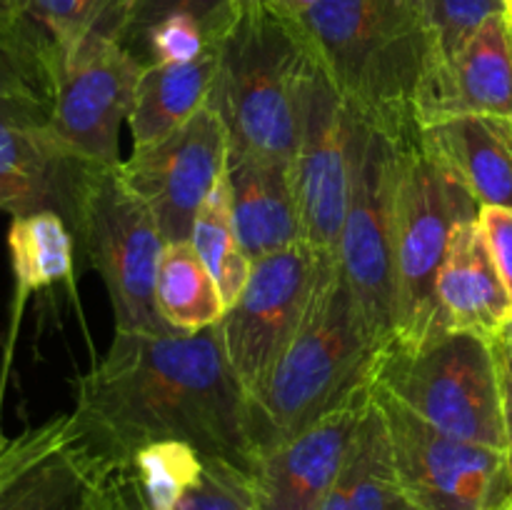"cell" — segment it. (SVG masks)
Wrapping results in <instances>:
<instances>
[{"instance_id":"obj_1","label":"cell","mask_w":512,"mask_h":510,"mask_svg":"<svg viewBox=\"0 0 512 510\" xmlns=\"http://www.w3.org/2000/svg\"><path fill=\"white\" fill-rule=\"evenodd\" d=\"M75 423L95 448L133 463L140 448L180 440L205 465L253 470L248 398L240 388L218 325L200 333H120L75 385Z\"/></svg>"},{"instance_id":"obj_2","label":"cell","mask_w":512,"mask_h":510,"mask_svg":"<svg viewBox=\"0 0 512 510\" xmlns=\"http://www.w3.org/2000/svg\"><path fill=\"white\" fill-rule=\"evenodd\" d=\"M315 63L370 128L395 143L420 133L418 100L435 40L408 0H318L298 20Z\"/></svg>"},{"instance_id":"obj_3","label":"cell","mask_w":512,"mask_h":510,"mask_svg":"<svg viewBox=\"0 0 512 510\" xmlns=\"http://www.w3.org/2000/svg\"><path fill=\"white\" fill-rule=\"evenodd\" d=\"M378 353L338 258L328 255L293 343L263 390L248 398L255 453L275 448L370 393Z\"/></svg>"},{"instance_id":"obj_4","label":"cell","mask_w":512,"mask_h":510,"mask_svg":"<svg viewBox=\"0 0 512 510\" xmlns=\"http://www.w3.org/2000/svg\"><path fill=\"white\" fill-rule=\"evenodd\" d=\"M213 45L215 78L208 105L228 133L230 153L293 158L300 95L313 63L298 20L238 0L233 20Z\"/></svg>"},{"instance_id":"obj_5","label":"cell","mask_w":512,"mask_h":510,"mask_svg":"<svg viewBox=\"0 0 512 510\" xmlns=\"http://www.w3.org/2000/svg\"><path fill=\"white\" fill-rule=\"evenodd\" d=\"M118 165H83L70 205V230L90 268L105 283L115 330L180 335L155 305L165 238L155 215L125 183Z\"/></svg>"},{"instance_id":"obj_6","label":"cell","mask_w":512,"mask_h":510,"mask_svg":"<svg viewBox=\"0 0 512 510\" xmlns=\"http://www.w3.org/2000/svg\"><path fill=\"white\" fill-rule=\"evenodd\" d=\"M480 203L420 145L398 143L393 210L395 325L390 343L415 348L445 330L435 310V280L450 235L463 220H478Z\"/></svg>"},{"instance_id":"obj_7","label":"cell","mask_w":512,"mask_h":510,"mask_svg":"<svg viewBox=\"0 0 512 510\" xmlns=\"http://www.w3.org/2000/svg\"><path fill=\"white\" fill-rule=\"evenodd\" d=\"M373 380L433 428L495 450L508 448L493 340L443 333L415 348L388 343L375 360Z\"/></svg>"},{"instance_id":"obj_8","label":"cell","mask_w":512,"mask_h":510,"mask_svg":"<svg viewBox=\"0 0 512 510\" xmlns=\"http://www.w3.org/2000/svg\"><path fill=\"white\" fill-rule=\"evenodd\" d=\"M403 500L413 510H500L512 503L505 450L453 438L375 388Z\"/></svg>"},{"instance_id":"obj_9","label":"cell","mask_w":512,"mask_h":510,"mask_svg":"<svg viewBox=\"0 0 512 510\" xmlns=\"http://www.w3.org/2000/svg\"><path fill=\"white\" fill-rule=\"evenodd\" d=\"M398 143L360 120L353 188L338 243V265L350 295L383 350L393 338V210Z\"/></svg>"},{"instance_id":"obj_10","label":"cell","mask_w":512,"mask_h":510,"mask_svg":"<svg viewBox=\"0 0 512 510\" xmlns=\"http://www.w3.org/2000/svg\"><path fill=\"white\" fill-rule=\"evenodd\" d=\"M358 128L360 118L313 58L300 95L290 178L303 240L318 253L335 258L353 188Z\"/></svg>"},{"instance_id":"obj_11","label":"cell","mask_w":512,"mask_h":510,"mask_svg":"<svg viewBox=\"0 0 512 510\" xmlns=\"http://www.w3.org/2000/svg\"><path fill=\"white\" fill-rule=\"evenodd\" d=\"M325 258L300 240L255 260L245 290L220 318V343L245 398L263 390L293 343Z\"/></svg>"},{"instance_id":"obj_12","label":"cell","mask_w":512,"mask_h":510,"mask_svg":"<svg viewBox=\"0 0 512 510\" xmlns=\"http://www.w3.org/2000/svg\"><path fill=\"white\" fill-rule=\"evenodd\" d=\"M120 468L73 413H58L0 440V510H105Z\"/></svg>"},{"instance_id":"obj_13","label":"cell","mask_w":512,"mask_h":510,"mask_svg":"<svg viewBox=\"0 0 512 510\" xmlns=\"http://www.w3.org/2000/svg\"><path fill=\"white\" fill-rule=\"evenodd\" d=\"M145 65L118 40L90 38L60 63L50 130L70 158L120 163V125L130 118Z\"/></svg>"},{"instance_id":"obj_14","label":"cell","mask_w":512,"mask_h":510,"mask_svg":"<svg viewBox=\"0 0 512 510\" xmlns=\"http://www.w3.org/2000/svg\"><path fill=\"white\" fill-rule=\"evenodd\" d=\"M228 133L208 103L175 133L120 160L125 183L145 200L165 243L190 240L195 215L225 175Z\"/></svg>"},{"instance_id":"obj_15","label":"cell","mask_w":512,"mask_h":510,"mask_svg":"<svg viewBox=\"0 0 512 510\" xmlns=\"http://www.w3.org/2000/svg\"><path fill=\"white\" fill-rule=\"evenodd\" d=\"M370 400L373 390L260 453L248 478L253 510H323Z\"/></svg>"},{"instance_id":"obj_16","label":"cell","mask_w":512,"mask_h":510,"mask_svg":"<svg viewBox=\"0 0 512 510\" xmlns=\"http://www.w3.org/2000/svg\"><path fill=\"white\" fill-rule=\"evenodd\" d=\"M465 115L512 118V33L503 13L490 15L453 58L435 65L420 93V125Z\"/></svg>"},{"instance_id":"obj_17","label":"cell","mask_w":512,"mask_h":510,"mask_svg":"<svg viewBox=\"0 0 512 510\" xmlns=\"http://www.w3.org/2000/svg\"><path fill=\"white\" fill-rule=\"evenodd\" d=\"M435 310L445 333H473L485 340L498 338L512 318L510 295L478 220H463L450 235L435 280Z\"/></svg>"},{"instance_id":"obj_18","label":"cell","mask_w":512,"mask_h":510,"mask_svg":"<svg viewBox=\"0 0 512 510\" xmlns=\"http://www.w3.org/2000/svg\"><path fill=\"white\" fill-rule=\"evenodd\" d=\"M420 145L480 208L512 210V118L465 115L420 125Z\"/></svg>"},{"instance_id":"obj_19","label":"cell","mask_w":512,"mask_h":510,"mask_svg":"<svg viewBox=\"0 0 512 510\" xmlns=\"http://www.w3.org/2000/svg\"><path fill=\"white\" fill-rule=\"evenodd\" d=\"M225 180L235 233L253 263L303 240L290 160L250 158L228 150Z\"/></svg>"},{"instance_id":"obj_20","label":"cell","mask_w":512,"mask_h":510,"mask_svg":"<svg viewBox=\"0 0 512 510\" xmlns=\"http://www.w3.org/2000/svg\"><path fill=\"white\" fill-rule=\"evenodd\" d=\"M8 253L15 295L10 305V330L8 343H5L0 393L8 378L18 325L30 295L40 290H53L58 285H65L70 293H75V235L58 210H30V213L13 215L10 220Z\"/></svg>"},{"instance_id":"obj_21","label":"cell","mask_w":512,"mask_h":510,"mask_svg":"<svg viewBox=\"0 0 512 510\" xmlns=\"http://www.w3.org/2000/svg\"><path fill=\"white\" fill-rule=\"evenodd\" d=\"M83 165L55 140L50 105L0 98V175L40 185L53 198V208L68 220Z\"/></svg>"},{"instance_id":"obj_22","label":"cell","mask_w":512,"mask_h":510,"mask_svg":"<svg viewBox=\"0 0 512 510\" xmlns=\"http://www.w3.org/2000/svg\"><path fill=\"white\" fill-rule=\"evenodd\" d=\"M215 78V45L190 63L145 65L130 110L133 148H148L183 128L210 98Z\"/></svg>"},{"instance_id":"obj_23","label":"cell","mask_w":512,"mask_h":510,"mask_svg":"<svg viewBox=\"0 0 512 510\" xmlns=\"http://www.w3.org/2000/svg\"><path fill=\"white\" fill-rule=\"evenodd\" d=\"M155 305L178 333H200L220 323L225 300L190 240L165 243L155 278Z\"/></svg>"},{"instance_id":"obj_24","label":"cell","mask_w":512,"mask_h":510,"mask_svg":"<svg viewBox=\"0 0 512 510\" xmlns=\"http://www.w3.org/2000/svg\"><path fill=\"white\" fill-rule=\"evenodd\" d=\"M125 15L128 0H23V18L48 40L58 68L85 40L108 38L120 43Z\"/></svg>"},{"instance_id":"obj_25","label":"cell","mask_w":512,"mask_h":510,"mask_svg":"<svg viewBox=\"0 0 512 510\" xmlns=\"http://www.w3.org/2000/svg\"><path fill=\"white\" fill-rule=\"evenodd\" d=\"M190 243L198 250L205 268L210 270L213 280L218 283L225 308H230L248 285L253 260L245 255L238 233H235L230 190L225 175L215 183V188L210 190L208 198L198 208Z\"/></svg>"},{"instance_id":"obj_26","label":"cell","mask_w":512,"mask_h":510,"mask_svg":"<svg viewBox=\"0 0 512 510\" xmlns=\"http://www.w3.org/2000/svg\"><path fill=\"white\" fill-rule=\"evenodd\" d=\"M58 60L48 40L28 23L0 20V98L53 105Z\"/></svg>"},{"instance_id":"obj_27","label":"cell","mask_w":512,"mask_h":510,"mask_svg":"<svg viewBox=\"0 0 512 510\" xmlns=\"http://www.w3.org/2000/svg\"><path fill=\"white\" fill-rule=\"evenodd\" d=\"M130 465L145 510H175L205 473L203 455L180 440L145 445L133 455Z\"/></svg>"},{"instance_id":"obj_28","label":"cell","mask_w":512,"mask_h":510,"mask_svg":"<svg viewBox=\"0 0 512 510\" xmlns=\"http://www.w3.org/2000/svg\"><path fill=\"white\" fill-rule=\"evenodd\" d=\"M238 0H128V15H125V28L120 43L135 55L140 40L145 38L155 23L175 13L193 15L203 23L210 43L220 38L228 23L233 20Z\"/></svg>"},{"instance_id":"obj_29","label":"cell","mask_w":512,"mask_h":510,"mask_svg":"<svg viewBox=\"0 0 512 510\" xmlns=\"http://www.w3.org/2000/svg\"><path fill=\"white\" fill-rule=\"evenodd\" d=\"M495 13H503V0H425V20L438 53L435 65L453 58Z\"/></svg>"},{"instance_id":"obj_30","label":"cell","mask_w":512,"mask_h":510,"mask_svg":"<svg viewBox=\"0 0 512 510\" xmlns=\"http://www.w3.org/2000/svg\"><path fill=\"white\" fill-rule=\"evenodd\" d=\"M210 38L203 23L193 15L175 13L155 23L140 40L135 58L143 65L190 63L210 48Z\"/></svg>"},{"instance_id":"obj_31","label":"cell","mask_w":512,"mask_h":510,"mask_svg":"<svg viewBox=\"0 0 512 510\" xmlns=\"http://www.w3.org/2000/svg\"><path fill=\"white\" fill-rule=\"evenodd\" d=\"M175 510H253L248 475L205 465L203 478L185 493Z\"/></svg>"},{"instance_id":"obj_32","label":"cell","mask_w":512,"mask_h":510,"mask_svg":"<svg viewBox=\"0 0 512 510\" xmlns=\"http://www.w3.org/2000/svg\"><path fill=\"white\" fill-rule=\"evenodd\" d=\"M478 225L483 230L490 255L498 265V273L503 278L512 305V210L485 205V208H480Z\"/></svg>"},{"instance_id":"obj_33","label":"cell","mask_w":512,"mask_h":510,"mask_svg":"<svg viewBox=\"0 0 512 510\" xmlns=\"http://www.w3.org/2000/svg\"><path fill=\"white\" fill-rule=\"evenodd\" d=\"M40 208H53V198L40 185L13 175H0V210L20 215Z\"/></svg>"},{"instance_id":"obj_34","label":"cell","mask_w":512,"mask_h":510,"mask_svg":"<svg viewBox=\"0 0 512 510\" xmlns=\"http://www.w3.org/2000/svg\"><path fill=\"white\" fill-rule=\"evenodd\" d=\"M255 5H263V8L273 10V13L283 15V18L300 20L310 8H313L318 0H250Z\"/></svg>"},{"instance_id":"obj_35","label":"cell","mask_w":512,"mask_h":510,"mask_svg":"<svg viewBox=\"0 0 512 510\" xmlns=\"http://www.w3.org/2000/svg\"><path fill=\"white\" fill-rule=\"evenodd\" d=\"M500 383H503L505 433H508V448H505V455H508V470H510V483H512V380H510V375L503 370V365H500Z\"/></svg>"},{"instance_id":"obj_36","label":"cell","mask_w":512,"mask_h":510,"mask_svg":"<svg viewBox=\"0 0 512 510\" xmlns=\"http://www.w3.org/2000/svg\"><path fill=\"white\" fill-rule=\"evenodd\" d=\"M493 345H495V355H498L500 365H503V370L512 380V318L505 323V328L500 330V335L493 340Z\"/></svg>"},{"instance_id":"obj_37","label":"cell","mask_w":512,"mask_h":510,"mask_svg":"<svg viewBox=\"0 0 512 510\" xmlns=\"http://www.w3.org/2000/svg\"><path fill=\"white\" fill-rule=\"evenodd\" d=\"M0 20L23 23V0H0Z\"/></svg>"},{"instance_id":"obj_38","label":"cell","mask_w":512,"mask_h":510,"mask_svg":"<svg viewBox=\"0 0 512 510\" xmlns=\"http://www.w3.org/2000/svg\"><path fill=\"white\" fill-rule=\"evenodd\" d=\"M503 15L510 25V33H512V0H503Z\"/></svg>"},{"instance_id":"obj_39","label":"cell","mask_w":512,"mask_h":510,"mask_svg":"<svg viewBox=\"0 0 512 510\" xmlns=\"http://www.w3.org/2000/svg\"><path fill=\"white\" fill-rule=\"evenodd\" d=\"M408 3H410V5H413V8H418V10H420V13H423V15H425V0H408Z\"/></svg>"},{"instance_id":"obj_40","label":"cell","mask_w":512,"mask_h":510,"mask_svg":"<svg viewBox=\"0 0 512 510\" xmlns=\"http://www.w3.org/2000/svg\"><path fill=\"white\" fill-rule=\"evenodd\" d=\"M500 510H512V503H510V505H505V508H500Z\"/></svg>"},{"instance_id":"obj_41","label":"cell","mask_w":512,"mask_h":510,"mask_svg":"<svg viewBox=\"0 0 512 510\" xmlns=\"http://www.w3.org/2000/svg\"><path fill=\"white\" fill-rule=\"evenodd\" d=\"M403 510H413V508H408V505H405V508Z\"/></svg>"}]
</instances>
